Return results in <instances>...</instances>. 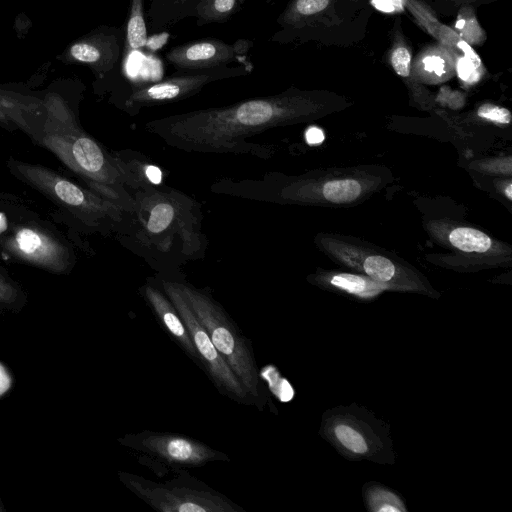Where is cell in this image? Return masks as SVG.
Wrapping results in <instances>:
<instances>
[{"instance_id": "cell-1", "label": "cell", "mask_w": 512, "mask_h": 512, "mask_svg": "<svg viewBox=\"0 0 512 512\" xmlns=\"http://www.w3.org/2000/svg\"><path fill=\"white\" fill-rule=\"evenodd\" d=\"M302 100L289 93L250 98L154 119L147 122L144 129L185 152L247 154L268 159L273 147L248 142V138L296 118Z\"/></svg>"}, {"instance_id": "cell-2", "label": "cell", "mask_w": 512, "mask_h": 512, "mask_svg": "<svg viewBox=\"0 0 512 512\" xmlns=\"http://www.w3.org/2000/svg\"><path fill=\"white\" fill-rule=\"evenodd\" d=\"M127 228L118 240L142 258L156 274H176L184 265L202 260L208 240L202 231L201 203L165 184L135 191Z\"/></svg>"}, {"instance_id": "cell-3", "label": "cell", "mask_w": 512, "mask_h": 512, "mask_svg": "<svg viewBox=\"0 0 512 512\" xmlns=\"http://www.w3.org/2000/svg\"><path fill=\"white\" fill-rule=\"evenodd\" d=\"M43 102L42 143L80 175L90 190L132 213L134 199L115 151L109 152L88 135L59 95L48 94Z\"/></svg>"}, {"instance_id": "cell-4", "label": "cell", "mask_w": 512, "mask_h": 512, "mask_svg": "<svg viewBox=\"0 0 512 512\" xmlns=\"http://www.w3.org/2000/svg\"><path fill=\"white\" fill-rule=\"evenodd\" d=\"M170 275L213 345L246 388L254 405L264 406V392L251 341L242 334L223 306L206 288H198L180 272Z\"/></svg>"}, {"instance_id": "cell-5", "label": "cell", "mask_w": 512, "mask_h": 512, "mask_svg": "<svg viewBox=\"0 0 512 512\" xmlns=\"http://www.w3.org/2000/svg\"><path fill=\"white\" fill-rule=\"evenodd\" d=\"M156 482L141 475L120 471V482L147 505L160 512H245L229 497L190 475L187 470Z\"/></svg>"}, {"instance_id": "cell-6", "label": "cell", "mask_w": 512, "mask_h": 512, "mask_svg": "<svg viewBox=\"0 0 512 512\" xmlns=\"http://www.w3.org/2000/svg\"><path fill=\"white\" fill-rule=\"evenodd\" d=\"M18 174L30 185L75 212L88 226L116 235L123 232L131 213L39 165L16 163Z\"/></svg>"}, {"instance_id": "cell-7", "label": "cell", "mask_w": 512, "mask_h": 512, "mask_svg": "<svg viewBox=\"0 0 512 512\" xmlns=\"http://www.w3.org/2000/svg\"><path fill=\"white\" fill-rule=\"evenodd\" d=\"M118 442L139 454V462L159 477L169 472L198 468L229 456L197 439L180 433L143 430L128 433Z\"/></svg>"}, {"instance_id": "cell-8", "label": "cell", "mask_w": 512, "mask_h": 512, "mask_svg": "<svg viewBox=\"0 0 512 512\" xmlns=\"http://www.w3.org/2000/svg\"><path fill=\"white\" fill-rule=\"evenodd\" d=\"M152 279L167 295L183 319L196 349L199 366L218 392L238 404L254 405L246 388L213 345L208 332L191 310L173 278L166 274H156Z\"/></svg>"}, {"instance_id": "cell-9", "label": "cell", "mask_w": 512, "mask_h": 512, "mask_svg": "<svg viewBox=\"0 0 512 512\" xmlns=\"http://www.w3.org/2000/svg\"><path fill=\"white\" fill-rule=\"evenodd\" d=\"M250 72L245 66L217 67L200 73L166 78L150 85L133 88L123 100L122 108L129 115L141 109L177 102L198 93L207 84Z\"/></svg>"}, {"instance_id": "cell-10", "label": "cell", "mask_w": 512, "mask_h": 512, "mask_svg": "<svg viewBox=\"0 0 512 512\" xmlns=\"http://www.w3.org/2000/svg\"><path fill=\"white\" fill-rule=\"evenodd\" d=\"M2 244L17 259L53 272H64L70 264L67 249L52 235L35 226L15 227Z\"/></svg>"}, {"instance_id": "cell-11", "label": "cell", "mask_w": 512, "mask_h": 512, "mask_svg": "<svg viewBox=\"0 0 512 512\" xmlns=\"http://www.w3.org/2000/svg\"><path fill=\"white\" fill-rule=\"evenodd\" d=\"M251 44L246 40L227 44L218 39H201L174 47L166 58L178 69L203 71L243 58Z\"/></svg>"}, {"instance_id": "cell-12", "label": "cell", "mask_w": 512, "mask_h": 512, "mask_svg": "<svg viewBox=\"0 0 512 512\" xmlns=\"http://www.w3.org/2000/svg\"><path fill=\"white\" fill-rule=\"evenodd\" d=\"M119 56L116 32L99 30L72 43L58 58L66 64L87 65L102 77L113 69Z\"/></svg>"}, {"instance_id": "cell-13", "label": "cell", "mask_w": 512, "mask_h": 512, "mask_svg": "<svg viewBox=\"0 0 512 512\" xmlns=\"http://www.w3.org/2000/svg\"><path fill=\"white\" fill-rule=\"evenodd\" d=\"M140 293L166 333L191 360L199 365L196 349L183 319L152 277L147 278L146 283L140 288Z\"/></svg>"}, {"instance_id": "cell-14", "label": "cell", "mask_w": 512, "mask_h": 512, "mask_svg": "<svg viewBox=\"0 0 512 512\" xmlns=\"http://www.w3.org/2000/svg\"><path fill=\"white\" fill-rule=\"evenodd\" d=\"M405 5L422 27L450 52H457L482 67V60L475 50L455 30L439 22L427 6L417 0H405Z\"/></svg>"}, {"instance_id": "cell-15", "label": "cell", "mask_w": 512, "mask_h": 512, "mask_svg": "<svg viewBox=\"0 0 512 512\" xmlns=\"http://www.w3.org/2000/svg\"><path fill=\"white\" fill-rule=\"evenodd\" d=\"M123 170L126 186L135 191L162 183V170L147 156L134 150L115 151Z\"/></svg>"}, {"instance_id": "cell-16", "label": "cell", "mask_w": 512, "mask_h": 512, "mask_svg": "<svg viewBox=\"0 0 512 512\" xmlns=\"http://www.w3.org/2000/svg\"><path fill=\"white\" fill-rule=\"evenodd\" d=\"M45 113L43 100L0 89V121L31 133L30 119Z\"/></svg>"}, {"instance_id": "cell-17", "label": "cell", "mask_w": 512, "mask_h": 512, "mask_svg": "<svg viewBox=\"0 0 512 512\" xmlns=\"http://www.w3.org/2000/svg\"><path fill=\"white\" fill-rule=\"evenodd\" d=\"M148 43L143 13V0H131L126 26V53L143 49Z\"/></svg>"}, {"instance_id": "cell-18", "label": "cell", "mask_w": 512, "mask_h": 512, "mask_svg": "<svg viewBox=\"0 0 512 512\" xmlns=\"http://www.w3.org/2000/svg\"><path fill=\"white\" fill-rule=\"evenodd\" d=\"M450 243L464 252H486L490 249L492 241L485 233L469 228L459 227L449 234Z\"/></svg>"}, {"instance_id": "cell-19", "label": "cell", "mask_w": 512, "mask_h": 512, "mask_svg": "<svg viewBox=\"0 0 512 512\" xmlns=\"http://www.w3.org/2000/svg\"><path fill=\"white\" fill-rule=\"evenodd\" d=\"M445 51L432 50L425 53L415 63V68L428 77L442 78L449 74L453 68L451 59Z\"/></svg>"}, {"instance_id": "cell-20", "label": "cell", "mask_w": 512, "mask_h": 512, "mask_svg": "<svg viewBox=\"0 0 512 512\" xmlns=\"http://www.w3.org/2000/svg\"><path fill=\"white\" fill-rule=\"evenodd\" d=\"M361 193L360 184L354 179L332 180L323 186L324 198L332 203H347L355 200Z\"/></svg>"}, {"instance_id": "cell-21", "label": "cell", "mask_w": 512, "mask_h": 512, "mask_svg": "<svg viewBox=\"0 0 512 512\" xmlns=\"http://www.w3.org/2000/svg\"><path fill=\"white\" fill-rule=\"evenodd\" d=\"M238 0H200L196 6L199 19L204 22L226 21L234 12Z\"/></svg>"}, {"instance_id": "cell-22", "label": "cell", "mask_w": 512, "mask_h": 512, "mask_svg": "<svg viewBox=\"0 0 512 512\" xmlns=\"http://www.w3.org/2000/svg\"><path fill=\"white\" fill-rule=\"evenodd\" d=\"M330 0H293L281 19L284 24H297L304 19L322 12Z\"/></svg>"}, {"instance_id": "cell-23", "label": "cell", "mask_w": 512, "mask_h": 512, "mask_svg": "<svg viewBox=\"0 0 512 512\" xmlns=\"http://www.w3.org/2000/svg\"><path fill=\"white\" fill-rule=\"evenodd\" d=\"M331 284L349 293L361 296L374 295L381 289L380 286L371 280L347 273L334 275L331 278Z\"/></svg>"}, {"instance_id": "cell-24", "label": "cell", "mask_w": 512, "mask_h": 512, "mask_svg": "<svg viewBox=\"0 0 512 512\" xmlns=\"http://www.w3.org/2000/svg\"><path fill=\"white\" fill-rule=\"evenodd\" d=\"M456 33L469 45L479 44L484 33L478 24L473 11L463 9L460 11L458 20L455 23Z\"/></svg>"}, {"instance_id": "cell-25", "label": "cell", "mask_w": 512, "mask_h": 512, "mask_svg": "<svg viewBox=\"0 0 512 512\" xmlns=\"http://www.w3.org/2000/svg\"><path fill=\"white\" fill-rule=\"evenodd\" d=\"M365 273L379 283L390 281L395 275V266L387 258L379 255L367 257L363 263Z\"/></svg>"}, {"instance_id": "cell-26", "label": "cell", "mask_w": 512, "mask_h": 512, "mask_svg": "<svg viewBox=\"0 0 512 512\" xmlns=\"http://www.w3.org/2000/svg\"><path fill=\"white\" fill-rule=\"evenodd\" d=\"M335 436L350 451L363 454L367 451V444L363 436L354 428L340 424L335 427Z\"/></svg>"}, {"instance_id": "cell-27", "label": "cell", "mask_w": 512, "mask_h": 512, "mask_svg": "<svg viewBox=\"0 0 512 512\" xmlns=\"http://www.w3.org/2000/svg\"><path fill=\"white\" fill-rule=\"evenodd\" d=\"M477 114L483 119L500 124H509L511 122V113L507 108L490 103L481 105L477 110Z\"/></svg>"}, {"instance_id": "cell-28", "label": "cell", "mask_w": 512, "mask_h": 512, "mask_svg": "<svg viewBox=\"0 0 512 512\" xmlns=\"http://www.w3.org/2000/svg\"><path fill=\"white\" fill-rule=\"evenodd\" d=\"M456 70L459 78L468 84L476 82L480 77V67L464 56L457 58Z\"/></svg>"}, {"instance_id": "cell-29", "label": "cell", "mask_w": 512, "mask_h": 512, "mask_svg": "<svg viewBox=\"0 0 512 512\" xmlns=\"http://www.w3.org/2000/svg\"><path fill=\"white\" fill-rule=\"evenodd\" d=\"M17 298L16 289L0 276V302L12 303Z\"/></svg>"}, {"instance_id": "cell-30", "label": "cell", "mask_w": 512, "mask_h": 512, "mask_svg": "<svg viewBox=\"0 0 512 512\" xmlns=\"http://www.w3.org/2000/svg\"><path fill=\"white\" fill-rule=\"evenodd\" d=\"M305 138L308 144L316 145L322 143L324 141L325 136L320 128L310 127L307 129L305 133Z\"/></svg>"}, {"instance_id": "cell-31", "label": "cell", "mask_w": 512, "mask_h": 512, "mask_svg": "<svg viewBox=\"0 0 512 512\" xmlns=\"http://www.w3.org/2000/svg\"><path fill=\"white\" fill-rule=\"evenodd\" d=\"M11 385V379L5 368L0 364V396L4 394Z\"/></svg>"}, {"instance_id": "cell-32", "label": "cell", "mask_w": 512, "mask_h": 512, "mask_svg": "<svg viewBox=\"0 0 512 512\" xmlns=\"http://www.w3.org/2000/svg\"><path fill=\"white\" fill-rule=\"evenodd\" d=\"M504 193L506 194V197L511 200L512 199V185L509 183L507 187L504 190Z\"/></svg>"}, {"instance_id": "cell-33", "label": "cell", "mask_w": 512, "mask_h": 512, "mask_svg": "<svg viewBox=\"0 0 512 512\" xmlns=\"http://www.w3.org/2000/svg\"><path fill=\"white\" fill-rule=\"evenodd\" d=\"M176 2L178 3H184V2H187V1H190V0H175Z\"/></svg>"}, {"instance_id": "cell-34", "label": "cell", "mask_w": 512, "mask_h": 512, "mask_svg": "<svg viewBox=\"0 0 512 512\" xmlns=\"http://www.w3.org/2000/svg\"><path fill=\"white\" fill-rule=\"evenodd\" d=\"M3 510H4V508L0 505V511H3Z\"/></svg>"}]
</instances>
